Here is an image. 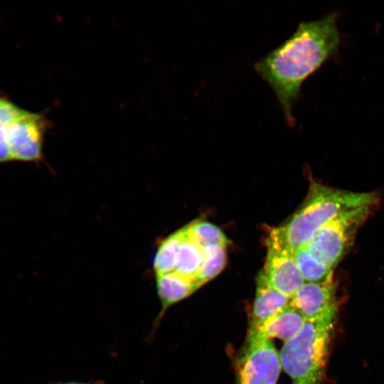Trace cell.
Segmentation results:
<instances>
[{
    "mask_svg": "<svg viewBox=\"0 0 384 384\" xmlns=\"http://www.w3.org/2000/svg\"><path fill=\"white\" fill-rule=\"evenodd\" d=\"M61 384H85V383H61Z\"/></svg>",
    "mask_w": 384,
    "mask_h": 384,
    "instance_id": "obj_18",
    "label": "cell"
},
{
    "mask_svg": "<svg viewBox=\"0 0 384 384\" xmlns=\"http://www.w3.org/2000/svg\"><path fill=\"white\" fill-rule=\"evenodd\" d=\"M203 259V249L188 233L181 242L176 260L175 272L191 279H196Z\"/></svg>",
    "mask_w": 384,
    "mask_h": 384,
    "instance_id": "obj_13",
    "label": "cell"
},
{
    "mask_svg": "<svg viewBox=\"0 0 384 384\" xmlns=\"http://www.w3.org/2000/svg\"><path fill=\"white\" fill-rule=\"evenodd\" d=\"M7 126L0 124V163L13 161L6 134Z\"/></svg>",
    "mask_w": 384,
    "mask_h": 384,
    "instance_id": "obj_17",
    "label": "cell"
},
{
    "mask_svg": "<svg viewBox=\"0 0 384 384\" xmlns=\"http://www.w3.org/2000/svg\"><path fill=\"white\" fill-rule=\"evenodd\" d=\"M199 287L196 281L175 271L156 275V289L162 304L160 316L169 307L190 296Z\"/></svg>",
    "mask_w": 384,
    "mask_h": 384,
    "instance_id": "obj_11",
    "label": "cell"
},
{
    "mask_svg": "<svg viewBox=\"0 0 384 384\" xmlns=\"http://www.w3.org/2000/svg\"><path fill=\"white\" fill-rule=\"evenodd\" d=\"M299 272L305 282H326L333 280L334 270L318 261L305 246L293 251Z\"/></svg>",
    "mask_w": 384,
    "mask_h": 384,
    "instance_id": "obj_14",
    "label": "cell"
},
{
    "mask_svg": "<svg viewBox=\"0 0 384 384\" xmlns=\"http://www.w3.org/2000/svg\"><path fill=\"white\" fill-rule=\"evenodd\" d=\"M337 311L306 320L302 330L284 342L279 352L282 368L292 384H320Z\"/></svg>",
    "mask_w": 384,
    "mask_h": 384,
    "instance_id": "obj_3",
    "label": "cell"
},
{
    "mask_svg": "<svg viewBox=\"0 0 384 384\" xmlns=\"http://www.w3.org/2000/svg\"><path fill=\"white\" fill-rule=\"evenodd\" d=\"M306 321L305 317L289 302L258 329L248 334L270 340L278 338L285 342L294 337L302 330Z\"/></svg>",
    "mask_w": 384,
    "mask_h": 384,
    "instance_id": "obj_10",
    "label": "cell"
},
{
    "mask_svg": "<svg viewBox=\"0 0 384 384\" xmlns=\"http://www.w3.org/2000/svg\"><path fill=\"white\" fill-rule=\"evenodd\" d=\"M1 97H0V100H1Z\"/></svg>",
    "mask_w": 384,
    "mask_h": 384,
    "instance_id": "obj_19",
    "label": "cell"
},
{
    "mask_svg": "<svg viewBox=\"0 0 384 384\" xmlns=\"http://www.w3.org/2000/svg\"><path fill=\"white\" fill-rule=\"evenodd\" d=\"M282 366L272 340L248 334L240 358L237 384H276Z\"/></svg>",
    "mask_w": 384,
    "mask_h": 384,
    "instance_id": "obj_5",
    "label": "cell"
},
{
    "mask_svg": "<svg viewBox=\"0 0 384 384\" xmlns=\"http://www.w3.org/2000/svg\"><path fill=\"white\" fill-rule=\"evenodd\" d=\"M186 232L187 225L171 234L161 242L153 261L156 275L175 271L178 250Z\"/></svg>",
    "mask_w": 384,
    "mask_h": 384,
    "instance_id": "obj_12",
    "label": "cell"
},
{
    "mask_svg": "<svg viewBox=\"0 0 384 384\" xmlns=\"http://www.w3.org/2000/svg\"><path fill=\"white\" fill-rule=\"evenodd\" d=\"M290 299L272 287L261 271L257 279L256 293L248 332L258 329L265 322L287 306Z\"/></svg>",
    "mask_w": 384,
    "mask_h": 384,
    "instance_id": "obj_9",
    "label": "cell"
},
{
    "mask_svg": "<svg viewBox=\"0 0 384 384\" xmlns=\"http://www.w3.org/2000/svg\"><path fill=\"white\" fill-rule=\"evenodd\" d=\"M340 35L337 15L299 23L292 35L253 65L270 85L289 126L294 125L293 107L304 80L337 51Z\"/></svg>",
    "mask_w": 384,
    "mask_h": 384,
    "instance_id": "obj_1",
    "label": "cell"
},
{
    "mask_svg": "<svg viewBox=\"0 0 384 384\" xmlns=\"http://www.w3.org/2000/svg\"><path fill=\"white\" fill-rule=\"evenodd\" d=\"M374 192H353L313 182L303 205L277 230L288 247L294 250L304 247L315 232L326 223L351 210L376 206Z\"/></svg>",
    "mask_w": 384,
    "mask_h": 384,
    "instance_id": "obj_2",
    "label": "cell"
},
{
    "mask_svg": "<svg viewBox=\"0 0 384 384\" xmlns=\"http://www.w3.org/2000/svg\"><path fill=\"white\" fill-rule=\"evenodd\" d=\"M225 247L223 245H210L203 248V262L196 279L200 287L215 277L224 268L226 262Z\"/></svg>",
    "mask_w": 384,
    "mask_h": 384,
    "instance_id": "obj_15",
    "label": "cell"
},
{
    "mask_svg": "<svg viewBox=\"0 0 384 384\" xmlns=\"http://www.w3.org/2000/svg\"><path fill=\"white\" fill-rule=\"evenodd\" d=\"M187 233L203 248L210 245L226 247L229 243L221 230L208 222L196 220L187 225Z\"/></svg>",
    "mask_w": 384,
    "mask_h": 384,
    "instance_id": "obj_16",
    "label": "cell"
},
{
    "mask_svg": "<svg viewBox=\"0 0 384 384\" xmlns=\"http://www.w3.org/2000/svg\"><path fill=\"white\" fill-rule=\"evenodd\" d=\"M290 304L311 320L337 311L334 279L326 282H304L290 299Z\"/></svg>",
    "mask_w": 384,
    "mask_h": 384,
    "instance_id": "obj_8",
    "label": "cell"
},
{
    "mask_svg": "<svg viewBox=\"0 0 384 384\" xmlns=\"http://www.w3.org/2000/svg\"><path fill=\"white\" fill-rule=\"evenodd\" d=\"M48 126V122L43 114L27 110L9 124L6 134L13 161L41 160Z\"/></svg>",
    "mask_w": 384,
    "mask_h": 384,
    "instance_id": "obj_7",
    "label": "cell"
},
{
    "mask_svg": "<svg viewBox=\"0 0 384 384\" xmlns=\"http://www.w3.org/2000/svg\"><path fill=\"white\" fill-rule=\"evenodd\" d=\"M375 207H362L326 223L315 232L306 248L318 261L334 270L352 246L358 229Z\"/></svg>",
    "mask_w": 384,
    "mask_h": 384,
    "instance_id": "obj_4",
    "label": "cell"
},
{
    "mask_svg": "<svg viewBox=\"0 0 384 384\" xmlns=\"http://www.w3.org/2000/svg\"><path fill=\"white\" fill-rule=\"evenodd\" d=\"M266 244L267 252L262 272L272 287L291 299L305 282L293 250L285 243L277 228L270 230Z\"/></svg>",
    "mask_w": 384,
    "mask_h": 384,
    "instance_id": "obj_6",
    "label": "cell"
}]
</instances>
